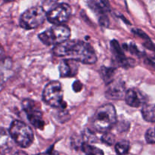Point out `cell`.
Instances as JSON below:
<instances>
[{
  "mask_svg": "<svg viewBox=\"0 0 155 155\" xmlns=\"http://www.w3.org/2000/svg\"><path fill=\"white\" fill-rule=\"evenodd\" d=\"M53 52L58 57L91 64L96 62L97 57L93 48L89 44L82 41L67 40L54 46Z\"/></svg>",
  "mask_w": 155,
  "mask_h": 155,
  "instance_id": "6da1fadb",
  "label": "cell"
},
{
  "mask_svg": "<svg viewBox=\"0 0 155 155\" xmlns=\"http://www.w3.org/2000/svg\"><path fill=\"white\" fill-rule=\"evenodd\" d=\"M117 123V112L110 104L101 106L95 111L92 120V127L100 133H107Z\"/></svg>",
  "mask_w": 155,
  "mask_h": 155,
  "instance_id": "7a4b0ae2",
  "label": "cell"
},
{
  "mask_svg": "<svg viewBox=\"0 0 155 155\" xmlns=\"http://www.w3.org/2000/svg\"><path fill=\"white\" fill-rule=\"evenodd\" d=\"M9 134L15 143L22 148H27L33 142L34 135L29 126L20 120H15L9 130Z\"/></svg>",
  "mask_w": 155,
  "mask_h": 155,
  "instance_id": "3957f363",
  "label": "cell"
},
{
  "mask_svg": "<svg viewBox=\"0 0 155 155\" xmlns=\"http://www.w3.org/2000/svg\"><path fill=\"white\" fill-rule=\"evenodd\" d=\"M71 36V30L68 26L54 25L39 35L42 43L46 45H57L68 40Z\"/></svg>",
  "mask_w": 155,
  "mask_h": 155,
  "instance_id": "277c9868",
  "label": "cell"
},
{
  "mask_svg": "<svg viewBox=\"0 0 155 155\" xmlns=\"http://www.w3.org/2000/svg\"><path fill=\"white\" fill-rule=\"evenodd\" d=\"M47 18V13L42 6H35L27 9L21 15L20 25L26 30L39 27Z\"/></svg>",
  "mask_w": 155,
  "mask_h": 155,
  "instance_id": "5b68a950",
  "label": "cell"
},
{
  "mask_svg": "<svg viewBox=\"0 0 155 155\" xmlns=\"http://www.w3.org/2000/svg\"><path fill=\"white\" fill-rule=\"evenodd\" d=\"M64 91L58 81H52L47 84L43 91V100L48 105L54 107H64L66 106L63 99Z\"/></svg>",
  "mask_w": 155,
  "mask_h": 155,
  "instance_id": "8992f818",
  "label": "cell"
},
{
  "mask_svg": "<svg viewBox=\"0 0 155 155\" xmlns=\"http://www.w3.org/2000/svg\"><path fill=\"white\" fill-rule=\"evenodd\" d=\"M71 8L69 5L61 3L51 8L47 14V19L54 25H62L68 22L71 15Z\"/></svg>",
  "mask_w": 155,
  "mask_h": 155,
  "instance_id": "52a82bcc",
  "label": "cell"
},
{
  "mask_svg": "<svg viewBox=\"0 0 155 155\" xmlns=\"http://www.w3.org/2000/svg\"><path fill=\"white\" fill-rule=\"evenodd\" d=\"M24 110L27 112L28 119L30 124L36 128L43 129L45 126V122L42 118V112L36 110L34 107V101L31 100H24L22 103Z\"/></svg>",
  "mask_w": 155,
  "mask_h": 155,
  "instance_id": "ba28073f",
  "label": "cell"
},
{
  "mask_svg": "<svg viewBox=\"0 0 155 155\" xmlns=\"http://www.w3.org/2000/svg\"><path fill=\"white\" fill-rule=\"evenodd\" d=\"M125 84L122 80L112 81L108 84L105 92V95L108 99L120 100L123 99L126 94Z\"/></svg>",
  "mask_w": 155,
  "mask_h": 155,
  "instance_id": "9c48e42d",
  "label": "cell"
},
{
  "mask_svg": "<svg viewBox=\"0 0 155 155\" xmlns=\"http://www.w3.org/2000/svg\"><path fill=\"white\" fill-rule=\"evenodd\" d=\"M124 98L128 105L133 107H139L145 103V98L140 91L130 89L126 92Z\"/></svg>",
  "mask_w": 155,
  "mask_h": 155,
  "instance_id": "30bf717a",
  "label": "cell"
},
{
  "mask_svg": "<svg viewBox=\"0 0 155 155\" xmlns=\"http://www.w3.org/2000/svg\"><path fill=\"white\" fill-rule=\"evenodd\" d=\"M78 62L71 59H65L61 61L59 72L61 77H74L78 71Z\"/></svg>",
  "mask_w": 155,
  "mask_h": 155,
  "instance_id": "8fae6325",
  "label": "cell"
},
{
  "mask_svg": "<svg viewBox=\"0 0 155 155\" xmlns=\"http://www.w3.org/2000/svg\"><path fill=\"white\" fill-rule=\"evenodd\" d=\"M13 142L8 132L0 128V155H5L12 149Z\"/></svg>",
  "mask_w": 155,
  "mask_h": 155,
  "instance_id": "7c38bea8",
  "label": "cell"
},
{
  "mask_svg": "<svg viewBox=\"0 0 155 155\" xmlns=\"http://www.w3.org/2000/svg\"><path fill=\"white\" fill-rule=\"evenodd\" d=\"M111 48L113 51L114 54L117 59L118 61L124 67L130 66L132 67L134 64V61H131V59H127L124 55V53L123 51L122 48L120 46L119 43L117 40L111 41Z\"/></svg>",
  "mask_w": 155,
  "mask_h": 155,
  "instance_id": "4fadbf2b",
  "label": "cell"
},
{
  "mask_svg": "<svg viewBox=\"0 0 155 155\" xmlns=\"http://www.w3.org/2000/svg\"><path fill=\"white\" fill-rule=\"evenodd\" d=\"M142 117L148 122H155V104H146L142 109Z\"/></svg>",
  "mask_w": 155,
  "mask_h": 155,
  "instance_id": "5bb4252c",
  "label": "cell"
},
{
  "mask_svg": "<svg viewBox=\"0 0 155 155\" xmlns=\"http://www.w3.org/2000/svg\"><path fill=\"white\" fill-rule=\"evenodd\" d=\"M81 148L83 152L86 155H104L102 150L88 143H83Z\"/></svg>",
  "mask_w": 155,
  "mask_h": 155,
  "instance_id": "9a60e30c",
  "label": "cell"
},
{
  "mask_svg": "<svg viewBox=\"0 0 155 155\" xmlns=\"http://www.w3.org/2000/svg\"><path fill=\"white\" fill-rule=\"evenodd\" d=\"M130 145L127 140H122L115 145V150L118 155H126L130 151Z\"/></svg>",
  "mask_w": 155,
  "mask_h": 155,
  "instance_id": "2e32d148",
  "label": "cell"
},
{
  "mask_svg": "<svg viewBox=\"0 0 155 155\" xmlns=\"http://www.w3.org/2000/svg\"><path fill=\"white\" fill-rule=\"evenodd\" d=\"M101 76L104 81L107 84H109L113 81L114 76V69L104 67L101 69Z\"/></svg>",
  "mask_w": 155,
  "mask_h": 155,
  "instance_id": "e0dca14e",
  "label": "cell"
},
{
  "mask_svg": "<svg viewBox=\"0 0 155 155\" xmlns=\"http://www.w3.org/2000/svg\"><path fill=\"white\" fill-rule=\"evenodd\" d=\"M145 140L148 144L155 143V128H150L145 133Z\"/></svg>",
  "mask_w": 155,
  "mask_h": 155,
  "instance_id": "ac0fdd59",
  "label": "cell"
},
{
  "mask_svg": "<svg viewBox=\"0 0 155 155\" xmlns=\"http://www.w3.org/2000/svg\"><path fill=\"white\" fill-rule=\"evenodd\" d=\"M101 141H102L104 143L107 144L108 145H112L114 142V136L112 134L109 133L108 132L107 133H104V135L101 137Z\"/></svg>",
  "mask_w": 155,
  "mask_h": 155,
  "instance_id": "d6986e66",
  "label": "cell"
},
{
  "mask_svg": "<svg viewBox=\"0 0 155 155\" xmlns=\"http://www.w3.org/2000/svg\"><path fill=\"white\" fill-rule=\"evenodd\" d=\"M58 1L59 0H41V2H42L43 7L53 8Z\"/></svg>",
  "mask_w": 155,
  "mask_h": 155,
  "instance_id": "ffe728a7",
  "label": "cell"
},
{
  "mask_svg": "<svg viewBox=\"0 0 155 155\" xmlns=\"http://www.w3.org/2000/svg\"><path fill=\"white\" fill-rule=\"evenodd\" d=\"M133 33H136V35H138V36H140L141 38H142V39H145V40H148V39H150L149 37H148V35L145 34V33H144V32L142 31V30H139V29H136V30H133Z\"/></svg>",
  "mask_w": 155,
  "mask_h": 155,
  "instance_id": "44dd1931",
  "label": "cell"
},
{
  "mask_svg": "<svg viewBox=\"0 0 155 155\" xmlns=\"http://www.w3.org/2000/svg\"><path fill=\"white\" fill-rule=\"evenodd\" d=\"M99 22L102 26H105V27H107L109 24V20H108V18L107 17V15H101V16H99Z\"/></svg>",
  "mask_w": 155,
  "mask_h": 155,
  "instance_id": "7402d4cb",
  "label": "cell"
},
{
  "mask_svg": "<svg viewBox=\"0 0 155 155\" xmlns=\"http://www.w3.org/2000/svg\"><path fill=\"white\" fill-rule=\"evenodd\" d=\"M73 89L75 92H80L83 89V84L81 83V82H80L79 80L77 81H75L73 84Z\"/></svg>",
  "mask_w": 155,
  "mask_h": 155,
  "instance_id": "603a6c76",
  "label": "cell"
},
{
  "mask_svg": "<svg viewBox=\"0 0 155 155\" xmlns=\"http://www.w3.org/2000/svg\"><path fill=\"white\" fill-rule=\"evenodd\" d=\"M15 155H27V154L23 151H18L15 153Z\"/></svg>",
  "mask_w": 155,
  "mask_h": 155,
  "instance_id": "cb8c5ba5",
  "label": "cell"
},
{
  "mask_svg": "<svg viewBox=\"0 0 155 155\" xmlns=\"http://www.w3.org/2000/svg\"><path fill=\"white\" fill-rule=\"evenodd\" d=\"M4 1L6 2H11L15 1V0H4Z\"/></svg>",
  "mask_w": 155,
  "mask_h": 155,
  "instance_id": "d4e9b609",
  "label": "cell"
}]
</instances>
